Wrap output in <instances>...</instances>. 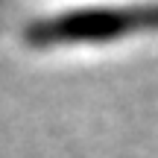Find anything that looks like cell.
Listing matches in <instances>:
<instances>
[{"label": "cell", "instance_id": "6da1fadb", "mask_svg": "<svg viewBox=\"0 0 158 158\" xmlns=\"http://www.w3.org/2000/svg\"><path fill=\"white\" fill-rule=\"evenodd\" d=\"M158 32V3L108 6V9H73L44 18L27 27V41L35 47L53 44H102L126 35Z\"/></svg>", "mask_w": 158, "mask_h": 158}]
</instances>
